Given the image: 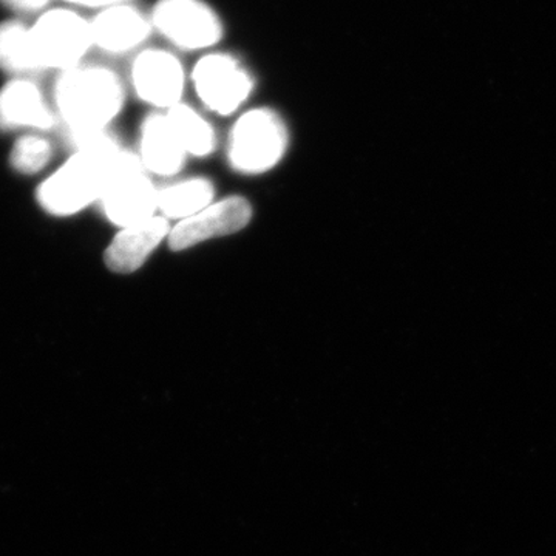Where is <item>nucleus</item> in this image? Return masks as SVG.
Listing matches in <instances>:
<instances>
[{
  "instance_id": "obj_1",
  "label": "nucleus",
  "mask_w": 556,
  "mask_h": 556,
  "mask_svg": "<svg viewBox=\"0 0 556 556\" xmlns=\"http://www.w3.org/2000/svg\"><path fill=\"white\" fill-rule=\"evenodd\" d=\"M54 108L73 149L108 134L124 104L119 76L104 65L84 64L60 73L53 90Z\"/></svg>"
},
{
  "instance_id": "obj_2",
  "label": "nucleus",
  "mask_w": 556,
  "mask_h": 556,
  "mask_svg": "<svg viewBox=\"0 0 556 556\" xmlns=\"http://www.w3.org/2000/svg\"><path fill=\"white\" fill-rule=\"evenodd\" d=\"M121 155L123 150L108 134L80 146L39 186V206L54 217H70L100 201Z\"/></svg>"
},
{
  "instance_id": "obj_3",
  "label": "nucleus",
  "mask_w": 556,
  "mask_h": 556,
  "mask_svg": "<svg viewBox=\"0 0 556 556\" xmlns=\"http://www.w3.org/2000/svg\"><path fill=\"white\" fill-rule=\"evenodd\" d=\"M30 42L39 73L67 72L93 49L90 20L72 7H51L31 22Z\"/></svg>"
},
{
  "instance_id": "obj_4",
  "label": "nucleus",
  "mask_w": 556,
  "mask_h": 556,
  "mask_svg": "<svg viewBox=\"0 0 556 556\" xmlns=\"http://www.w3.org/2000/svg\"><path fill=\"white\" fill-rule=\"evenodd\" d=\"M150 21L153 30L186 51L214 49L225 35L222 17L204 0H159Z\"/></svg>"
},
{
  "instance_id": "obj_5",
  "label": "nucleus",
  "mask_w": 556,
  "mask_h": 556,
  "mask_svg": "<svg viewBox=\"0 0 556 556\" xmlns=\"http://www.w3.org/2000/svg\"><path fill=\"white\" fill-rule=\"evenodd\" d=\"M100 203L109 222L123 229L155 217L159 190L153 188L141 161L123 152Z\"/></svg>"
},
{
  "instance_id": "obj_6",
  "label": "nucleus",
  "mask_w": 556,
  "mask_h": 556,
  "mask_svg": "<svg viewBox=\"0 0 556 556\" xmlns=\"http://www.w3.org/2000/svg\"><path fill=\"white\" fill-rule=\"evenodd\" d=\"M287 148V134L276 113L251 110L241 116L230 134L229 159L247 174H260L276 166Z\"/></svg>"
},
{
  "instance_id": "obj_7",
  "label": "nucleus",
  "mask_w": 556,
  "mask_h": 556,
  "mask_svg": "<svg viewBox=\"0 0 556 556\" xmlns=\"http://www.w3.org/2000/svg\"><path fill=\"white\" fill-rule=\"evenodd\" d=\"M193 86L208 109L229 115L248 100L254 83L241 62L228 53H208L197 62Z\"/></svg>"
},
{
  "instance_id": "obj_8",
  "label": "nucleus",
  "mask_w": 556,
  "mask_h": 556,
  "mask_svg": "<svg viewBox=\"0 0 556 556\" xmlns=\"http://www.w3.org/2000/svg\"><path fill=\"white\" fill-rule=\"evenodd\" d=\"M251 219V203L241 197H229L179 222L167 237L169 248L172 251H186L204 241L240 232Z\"/></svg>"
},
{
  "instance_id": "obj_9",
  "label": "nucleus",
  "mask_w": 556,
  "mask_h": 556,
  "mask_svg": "<svg viewBox=\"0 0 556 556\" xmlns=\"http://www.w3.org/2000/svg\"><path fill=\"white\" fill-rule=\"evenodd\" d=\"M131 84L138 97L160 109L179 104L185 91V68L170 51L142 50L131 64Z\"/></svg>"
},
{
  "instance_id": "obj_10",
  "label": "nucleus",
  "mask_w": 556,
  "mask_h": 556,
  "mask_svg": "<svg viewBox=\"0 0 556 556\" xmlns=\"http://www.w3.org/2000/svg\"><path fill=\"white\" fill-rule=\"evenodd\" d=\"M93 49L108 54H124L139 49L152 33L150 14L134 3L110 7L90 17Z\"/></svg>"
},
{
  "instance_id": "obj_11",
  "label": "nucleus",
  "mask_w": 556,
  "mask_h": 556,
  "mask_svg": "<svg viewBox=\"0 0 556 556\" xmlns=\"http://www.w3.org/2000/svg\"><path fill=\"white\" fill-rule=\"evenodd\" d=\"M56 116L31 78H13L0 89V129L50 130Z\"/></svg>"
},
{
  "instance_id": "obj_12",
  "label": "nucleus",
  "mask_w": 556,
  "mask_h": 556,
  "mask_svg": "<svg viewBox=\"0 0 556 556\" xmlns=\"http://www.w3.org/2000/svg\"><path fill=\"white\" fill-rule=\"evenodd\" d=\"M167 218L152 217L119 230L104 252L110 270L118 274L135 273L144 265L161 241L169 237Z\"/></svg>"
},
{
  "instance_id": "obj_13",
  "label": "nucleus",
  "mask_w": 556,
  "mask_h": 556,
  "mask_svg": "<svg viewBox=\"0 0 556 556\" xmlns=\"http://www.w3.org/2000/svg\"><path fill=\"white\" fill-rule=\"evenodd\" d=\"M185 155V149L175 137L166 115L150 116L142 126V166L152 174L170 177L181 169Z\"/></svg>"
},
{
  "instance_id": "obj_14",
  "label": "nucleus",
  "mask_w": 556,
  "mask_h": 556,
  "mask_svg": "<svg viewBox=\"0 0 556 556\" xmlns=\"http://www.w3.org/2000/svg\"><path fill=\"white\" fill-rule=\"evenodd\" d=\"M0 70L14 78L39 75L33 58L30 24L20 17L0 21Z\"/></svg>"
},
{
  "instance_id": "obj_15",
  "label": "nucleus",
  "mask_w": 556,
  "mask_h": 556,
  "mask_svg": "<svg viewBox=\"0 0 556 556\" xmlns=\"http://www.w3.org/2000/svg\"><path fill=\"white\" fill-rule=\"evenodd\" d=\"M214 200V186L203 178L188 179L159 190V208L167 218L182 219L193 217Z\"/></svg>"
},
{
  "instance_id": "obj_16",
  "label": "nucleus",
  "mask_w": 556,
  "mask_h": 556,
  "mask_svg": "<svg viewBox=\"0 0 556 556\" xmlns=\"http://www.w3.org/2000/svg\"><path fill=\"white\" fill-rule=\"evenodd\" d=\"M172 130L186 153L195 156L208 155L215 148V135L206 119L189 105H174L166 113Z\"/></svg>"
},
{
  "instance_id": "obj_17",
  "label": "nucleus",
  "mask_w": 556,
  "mask_h": 556,
  "mask_svg": "<svg viewBox=\"0 0 556 556\" xmlns=\"http://www.w3.org/2000/svg\"><path fill=\"white\" fill-rule=\"evenodd\" d=\"M51 156H53V146L50 139L42 135L28 134L14 142L10 153V164L20 174L33 175L46 169Z\"/></svg>"
},
{
  "instance_id": "obj_18",
  "label": "nucleus",
  "mask_w": 556,
  "mask_h": 556,
  "mask_svg": "<svg viewBox=\"0 0 556 556\" xmlns=\"http://www.w3.org/2000/svg\"><path fill=\"white\" fill-rule=\"evenodd\" d=\"M53 0H0V7L13 14V17H38L51 9Z\"/></svg>"
},
{
  "instance_id": "obj_19",
  "label": "nucleus",
  "mask_w": 556,
  "mask_h": 556,
  "mask_svg": "<svg viewBox=\"0 0 556 556\" xmlns=\"http://www.w3.org/2000/svg\"><path fill=\"white\" fill-rule=\"evenodd\" d=\"M64 5L72 7V9H76L78 7L79 0H61Z\"/></svg>"
}]
</instances>
